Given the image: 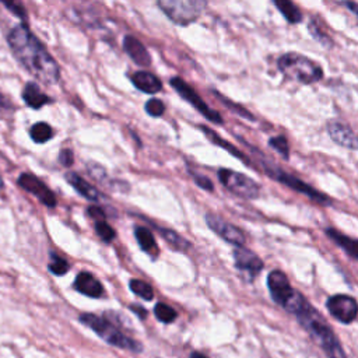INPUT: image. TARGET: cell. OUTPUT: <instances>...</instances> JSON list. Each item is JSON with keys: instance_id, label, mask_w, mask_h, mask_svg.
<instances>
[{"instance_id": "6da1fadb", "label": "cell", "mask_w": 358, "mask_h": 358, "mask_svg": "<svg viewBox=\"0 0 358 358\" xmlns=\"http://www.w3.org/2000/svg\"><path fill=\"white\" fill-rule=\"evenodd\" d=\"M7 39L14 56L35 78L48 85L59 81L60 70L57 63L25 25L13 28Z\"/></svg>"}, {"instance_id": "7a4b0ae2", "label": "cell", "mask_w": 358, "mask_h": 358, "mask_svg": "<svg viewBox=\"0 0 358 358\" xmlns=\"http://www.w3.org/2000/svg\"><path fill=\"white\" fill-rule=\"evenodd\" d=\"M295 316L301 326L330 358H345V352L338 337L334 334L324 317L309 302Z\"/></svg>"}, {"instance_id": "3957f363", "label": "cell", "mask_w": 358, "mask_h": 358, "mask_svg": "<svg viewBox=\"0 0 358 358\" xmlns=\"http://www.w3.org/2000/svg\"><path fill=\"white\" fill-rule=\"evenodd\" d=\"M277 67L284 77L301 84H312L323 78V69L320 64L295 52L281 55L277 60Z\"/></svg>"}, {"instance_id": "277c9868", "label": "cell", "mask_w": 358, "mask_h": 358, "mask_svg": "<svg viewBox=\"0 0 358 358\" xmlns=\"http://www.w3.org/2000/svg\"><path fill=\"white\" fill-rule=\"evenodd\" d=\"M267 287L273 301L294 316L308 303L305 296L291 287L287 275L280 270H273L268 273Z\"/></svg>"}, {"instance_id": "5b68a950", "label": "cell", "mask_w": 358, "mask_h": 358, "mask_svg": "<svg viewBox=\"0 0 358 358\" xmlns=\"http://www.w3.org/2000/svg\"><path fill=\"white\" fill-rule=\"evenodd\" d=\"M78 320L83 324H85L87 327H90L91 330H94L102 340H105L110 345H115L117 348H123V350H127L131 352L143 351V345L138 341L126 336L116 326H113L109 320H106L101 316H96L94 313H83L78 317Z\"/></svg>"}, {"instance_id": "8992f818", "label": "cell", "mask_w": 358, "mask_h": 358, "mask_svg": "<svg viewBox=\"0 0 358 358\" xmlns=\"http://www.w3.org/2000/svg\"><path fill=\"white\" fill-rule=\"evenodd\" d=\"M158 7L175 24L189 25L200 18L207 3L201 0H159Z\"/></svg>"}, {"instance_id": "52a82bcc", "label": "cell", "mask_w": 358, "mask_h": 358, "mask_svg": "<svg viewBox=\"0 0 358 358\" xmlns=\"http://www.w3.org/2000/svg\"><path fill=\"white\" fill-rule=\"evenodd\" d=\"M262 164H263L264 172H266L270 178H273V180H277V182H280V183L288 186L289 189H292V190H295V192H298V193L305 194L306 197L312 199L315 203L324 204V206H327V204L331 203L330 199H329L326 194L320 193L319 190H316V189L312 187L310 185L305 183V182L301 180L299 178H296V176H294V175H291V173H288V172L281 171L280 166L273 165L271 162H268V161H266V159H263V158H262Z\"/></svg>"}, {"instance_id": "ba28073f", "label": "cell", "mask_w": 358, "mask_h": 358, "mask_svg": "<svg viewBox=\"0 0 358 358\" xmlns=\"http://www.w3.org/2000/svg\"><path fill=\"white\" fill-rule=\"evenodd\" d=\"M217 175L224 187H227L231 193L242 199L255 200L260 196V185L245 173L227 168H220Z\"/></svg>"}, {"instance_id": "9c48e42d", "label": "cell", "mask_w": 358, "mask_h": 358, "mask_svg": "<svg viewBox=\"0 0 358 358\" xmlns=\"http://www.w3.org/2000/svg\"><path fill=\"white\" fill-rule=\"evenodd\" d=\"M169 84L173 87V90H175L185 101H187L193 108H196L206 119H208V120L213 122V123H218V124L224 122V120H222V116H221L217 110L211 109V108L201 99V96H200L186 81H183L180 77H173V78H171Z\"/></svg>"}, {"instance_id": "30bf717a", "label": "cell", "mask_w": 358, "mask_h": 358, "mask_svg": "<svg viewBox=\"0 0 358 358\" xmlns=\"http://www.w3.org/2000/svg\"><path fill=\"white\" fill-rule=\"evenodd\" d=\"M206 222L208 228L215 232L221 239L225 242L234 245V246H245L246 236L241 228L234 225L232 222L224 220L221 215L207 213L206 214Z\"/></svg>"}, {"instance_id": "8fae6325", "label": "cell", "mask_w": 358, "mask_h": 358, "mask_svg": "<svg viewBox=\"0 0 358 358\" xmlns=\"http://www.w3.org/2000/svg\"><path fill=\"white\" fill-rule=\"evenodd\" d=\"M326 308L329 313L341 323H351L358 316V302L355 298L345 295V294H337L330 296L326 301Z\"/></svg>"}, {"instance_id": "7c38bea8", "label": "cell", "mask_w": 358, "mask_h": 358, "mask_svg": "<svg viewBox=\"0 0 358 358\" xmlns=\"http://www.w3.org/2000/svg\"><path fill=\"white\" fill-rule=\"evenodd\" d=\"M232 255H234L235 267L241 273H243L249 278V281H252L262 271L264 266L263 260L246 246H234Z\"/></svg>"}, {"instance_id": "4fadbf2b", "label": "cell", "mask_w": 358, "mask_h": 358, "mask_svg": "<svg viewBox=\"0 0 358 358\" xmlns=\"http://www.w3.org/2000/svg\"><path fill=\"white\" fill-rule=\"evenodd\" d=\"M18 185L29 192L31 194H34L42 204L48 206V207H55L56 206V197L52 193V190L42 182L39 180L36 176L31 175V173H21L18 176Z\"/></svg>"}, {"instance_id": "5bb4252c", "label": "cell", "mask_w": 358, "mask_h": 358, "mask_svg": "<svg viewBox=\"0 0 358 358\" xmlns=\"http://www.w3.org/2000/svg\"><path fill=\"white\" fill-rule=\"evenodd\" d=\"M326 129L336 144L350 150H358V136L347 123L341 120H329Z\"/></svg>"}, {"instance_id": "9a60e30c", "label": "cell", "mask_w": 358, "mask_h": 358, "mask_svg": "<svg viewBox=\"0 0 358 358\" xmlns=\"http://www.w3.org/2000/svg\"><path fill=\"white\" fill-rule=\"evenodd\" d=\"M123 49L137 66L148 67L151 64V56L148 50L137 38L131 35H126L123 38Z\"/></svg>"}, {"instance_id": "2e32d148", "label": "cell", "mask_w": 358, "mask_h": 358, "mask_svg": "<svg viewBox=\"0 0 358 358\" xmlns=\"http://www.w3.org/2000/svg\"><path fill=\"white\" fill-rule=\"evenodd\" d=\"M74 288L87 296L91 298H99L103 294V287L102 284L90 273L83 271L80 273L76 280H74Z\"/></svg>"}, {"instance_id": "e0dca14e", "label": "cell", "mask_w": 358, "mask_h": 358, "mask_svg": "<svg viewBox=\"0 0 358 358\" xmlns=\"http://www.w3.org/2000/svg\"><path fill=\"white\" fill-rule=\"evenodd\" d=\"M131 83L137 90H140L145 94H155L162 90L161 80L155 74H152L150 71H144V70L136 71L131 76Z\"/></svg>"}, {"instance_id": "ac0fdd59", "label": "cell", "mask_w": 358, "mask_h": 358, "mask_svg": "<svg viewBox=\"0 0 358 358\" xmlns=\"http://www.w3.org/2000/svg\"><path fill=\"white\" fill-rule=\"evenodd\" d=\"M66 180L77 190V193H80L83 197H85L87 200H91V201H96L101 199V194L99 192L92 186L90 185L85 179H83L78 173L76 172H67L66 173Z\"/></svg>"}, {"instance_id": "d6986e66", "label": "cell", "mask_w": 358, "mask_h": 358, "mask_svg": "<svg viewBox=\"0 0 358 358\" xmlns=\"http://www.w3.org/2000/svg\"><path fill=\"white\" fill-rule=\"evenodd\" d=\"M326 235L336 242L347 255L358 260V239L350 238L345 234L334 229V228H326Z\"/></svg>"}, {"instance_id": "ffe728a7", "label": "cell", "mask_w": 358, "mask_h": 358, "mask_svg": "<svg viewBox=\"0 0 358 358\" xmlns=\"http://www.w3.org/2000/svg\"><path fill=\"white\" fill-rule=\"evenodd\" d=\"M22 98H24L25 103L34 109H39L45 103L50 102V98L46 94H43L41 91V88L38 87V84L34 81L25 84V87L22 90Z\"/></svg>"}, {"instance_id": "44dd1931", "label": "cell", "mask_w": 358, "mask_h": 358, "mask_svg": "<svg viewBox=\"0 0 358 358\" xmlns=\"http://www.w3.org/2000/svg\"><path fill=\"white\" fill-rule=\"evenodd\" d=\"M134 236H136V241L137 243L140 245V248L148 253L150 256L152 257H157L158 253H159V249H158V245H157V241L152 235V232L145 228V227H136L134 229Z\"/></svg>"}, {"instance_id": "7402d4cb", "label": "cell", "mask_w": 358, "mask_h": 358, "mask_svg": "<svg viewBox=\"0 0 358 358\" xmlns=\"http://www.w3.org/2000/svg\"><path fill=\"white\" fill-rule=\"evenodd\" d=\"M200 127V130H203L204 133H206V136L210 138V141L211 143H214L215 145H218V147H221V148H224L225 151H228V152H231L232 155H235L236 158H239V159H242L246 165H249L250 164V161L246 158V155L242 152V151H239L235 145H232L231 143H228L227 140H224L222 137H220L213 129H210V127H207V126H199Z\"/></svg>"}, {"instance_id": "603a6c76", "label": "cell", "mask_w": 358, "mask_h": 358, "mask_svg": "<svg viewBox=\"0 0 358 358\" xmlns=\"http://www.w3.org/2000/svg\"><path fill=\"white\" fill-rule=\"evenodd\" d=\"M158 231H159L161 236L165 239V242H166L172 249H175V250H178V252H186V250L192 246V243H190L187 239H185L183 236H180V235H179L176 231H173V229L158 228Z\"/></svg>"}, {"instance_id": "cb8c5ba5", "label": "cell", "mask_w": 358, "mask_h": 358, "mask_svg": "<svg viewBox=\"0 0 358 358\" xmlns=\"http://www.w3.org/2000/svg\"><path fill=\"white\" fill-rule=\"evenodd\" d=\"M274 6L280 10V13L289 24H298L303 18L301 10L289 0H274Z\"/></svg>"}, {"instance_id": "d4e9b609", "label": "cell", "mask_w": 358, "mask_h": 358, "mask_svg": "<svg viewBox=\"0 0 358 358\" xmlns=\"http://www.w3.org/2000/svg\"><path fill=\"white\" fill-rule=\"evenodd\" d=\"M29 134H31V138L38 143V144H42V143H46L48 140H50L53 137V130L52 127L45 123V122H38L35 123L31 130H29Z\"/></svg>"}, {"instance_id": "484cf974", "label": "cell", "mask_w": 358, "mask_h": 358, "mask_svg": "<svg viewBox=\"0 0 358 358\" xmlns=\"http://www.w3.org/2000/svg\"><path fill=\"white\" fill-rule=\"evenodd\" d=\"M129 287H130V289H131L136 295H138L140 298H143V299H145V301H151V299L154 298V289H152V287H151L148 282L143 281V280L133 278V280H130Z\"/></svg>"}, {"instance_id": "4316f807", "label": "cell", "mask_w": 358, "mask_h": 358, "mask_svg": "<svg viewBox=\"0 0 358 358\" xmlns=\"http://www.w3.org/2000/svg\"><path fill=\"white\" fill-rule=\"evenodd\" d=\"M154 315L162 323H172L178 316L176 310L164 302H158L154 306Z\"/></svg>"}, {"instance_id": "83f0119b", "label": "cell", "mask_w": 358, "mask_h": 358, "mask_svg": "<svg viewBox=\"0 0 358 358\" xmlns=\"http://www.w3.org/2000/svg\"><path fill=\"white\" fill-rule=\"evenodd\" d=\"M268 145H270L273 150H275L282 158L288 159V157H289V145H288V141H287L285 136H274V137H270Z\"/></svg>"}, {"instance_id": "f1b7e54d", "label": "cell", "mask_w": 358, "mask_h": 358, "mask_svg": "<svg viewBox=\"0 0 358 358\" xmlns=\"http://www.w3.org/2000/svg\"><path fill=\"white\" fill-rule=\"evenodd\" d=\"M95 231H96V235H98L102 241H105V242L113 241V239H115V235H116L115 229H113L110 225H108L105 221H98V222H95Z\"/></svg>"}, {"instance_id": "f546056e", "label": "cell", "mask_w": 358, "mask_h": 358, "mask_svg": "<svg viewBox=\"0 0 358 358\" xmlns=\"http://www.w3.org/2000/svg\"><path fill=\"white\" fill-rule=\"evenodd\" d=\"M48 267H49L50 273H53L56 275H63L69 271V263L66 260H63L62 257H59L57 255H52V260Z\"/></svg>"}, {"instance_id": "4dcf8cb0", "label": "cell", "mask_w": 358, "mask_h": 358, "mask_svg": "<svg viewBox=\"0 0 358 358\" xmlns=\"http://www.w3.org/2000/svg\"><path fill=\"white\" fill-rule=\"evenodd\" d=\"M145 112L150 115V116H154V117H158L161 116L164 112H165V105L162 101L157 99V98H151L145 102Z\"/></svg>"}, {"instance_id": "1f68e13d", "label": "cell", "mask_w": 358, "mask_h": 358, "mask_svg": "<svg viewBox=\"0 0 358 358\" xmlns=\"http://www.w3.org/2000/svg\"><path fill=\"white\" fill-rule=\"evenodd\" d=\"M189 173L193 176V180H194V183H196L199 187H201V189H204V190H208V192H211V190L214 189L213 182H211L207 176H204V175H201V173H199V172H193V171H190V169H189Z\"/></svg>"}, {"instance_id": "d6a6232c", "label": "cell", "mask_w": 358, "mask_h": 358, "mask_svg": "<svg viewBox=\"0 0 358 358\" xmlns=\"http://www.w3.org/2000/svg\"><path fill=\"white\" fill-rule=\"evenodd\" d=\"M215 94V96L217 98H220V99H222L221 102L224 103V105H227L228 108L231 106V108H234V109H236V113H239V115H242L243 117H246V119H249V120H253L255 117H253V115H250V113H248V110L246 109H243L242 106H238V105H235V103H232V102H229V99H227V98H224L221 94H217V92H214Z\"/></svg>"}, {"instance_id": "836d02e7", "label": "cell", "mask_w": 358, "mask_h": 358, "mask_svg": "<svg viewBox=\"0 0 358 358\" xmlns=\"http://www.w3.org/2000/svg\"><path fill=\"white\" fill-rule=\"evenodd\" d=\"M7 8H10L15 15H18L20 18H27V13H25V8L21 3H17V1H11V3H7L4 1L3 3Z\"/></svg>"}, {"instance_id": "e575fe53", "label": "cell", "mask_w": 358, "mask_h": 358, "mask_svg": "<svg viewBox=\"0 0 358 358\" xmlns=\"http://www.w3.org/2000/svg\"><path fill=\"white\" fill-rule=\"evenodd\" d=\"M59 159H60V162H62L64 166H70V165L73 164V161H74L71 150H69V148L62 150L60 154H59Z\"/></svg>"}, {"instance_id": "d590c367", "label": "cell", "mask_w": 358, "mask_h": 358, "mask_svg": "<svg viewBox=\"0 0 358 358\" xmlns=\"http://www.w3.org/2000/svg\"><path fill=\"white\" fill-rule=\"evenodd\" d=\"M87 211H88L90 217H92V218L95 220V222H98V221H105V213L102 211V208H99V207H96V206H91Z\"/></svg>"}, {"instance_id": "8d00e7d4", "label": "cell", "mask_w": 358, "mask_h": 358, "mask_svg": "<svg viewBox=\"0 0 358 358\" xmlns=\"http://www.w3.org/2000/svg\"><path fill=\"white\" fill-rule=\"evenodd\" d=\"M130 309L140 317V319H145L147 317V310L140 306V305H130Z\"/></svg>"}, {"instance_id": "74e56055", "label": "cell", "mask_w": 358, "mask_h": 358, "mask_svg": "<svg viewBox=\"0 0 358 358\" xmlns=\"http://www.w3.org/2000/svg\"><path fill=\"white\" fill-rule=\"evenodd\" d=\"M7 109H10V102L4 95L0 94V110H7Z\"/></svg>"}, {"instance_id": "f35d334b", "label": "cell", "mask_w": 358, "mask_h": 358, "mask_svg": "<svg viewBox=\"0 0 358 358\" xmlns=\"http://www.w3.org/2000/svg\"><path fill=\"white\" fill-rule=\"evenodd\" d=\"M345 6L358 17V4L357 3H345Z\"/></svg>"}, {"instance_id": "ab89813d", "label": "cell", "mask_w": 358, "mask_h": 358, "mask_svg": "<svg viewBox=\"0 0 358 358\" xmlns=\"http://www.w3.org/2000/svg\"><path fill=\"white\" fill-rule=\"evenodd\" d=\"M190 358H207V357H206V355H203L201 352L194 351V352H192V354H190Z\"/></svg>"}, {"instance_id": "60d3db41", "label": "cell", "mask_w": 358, "mask_h": 358, "mask_svg": "<svg viewBox=\"0 0 358 358\" xmlns=\"http://www.w3.org/2000/svg\"><path fill=\"white\" fill-rule=\"evenodd\" d=\"M1 189H3V180H1V178H0V192H1Z\"/></svg>"}]
</instances>
